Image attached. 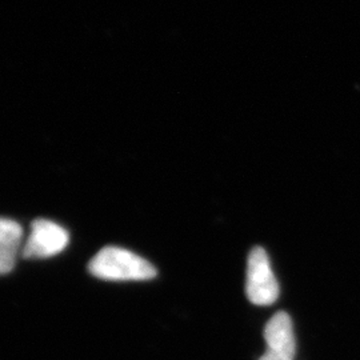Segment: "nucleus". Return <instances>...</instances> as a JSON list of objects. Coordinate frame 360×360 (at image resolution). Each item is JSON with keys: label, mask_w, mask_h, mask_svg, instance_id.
I'll return each instance as SVG.
<instances>
[{"label": "nucleus", "mask_w": 360, "mask_h": 360, "mask_svg": "<svg viewBox=\"0 0 360 360\" xmlns=\"http://www.w3.org/2000/svg\"><path fill=\"white\" fill-rule=\"evenodd\" d=\"M91 275L110 282H139L154 279L158 271L144 257L126 248L107 245L89 264Z\"/></svg>", "instance_id": "1"}, {"label": "nucleus", "mask_w": 360, "mask_h": 360, "mask_svg": "<svg viewBox=\"0 0 360 360\" xmlns=\"http://www.w3.org/2000/svg\"><path fill=\"white\" fill-rule=\"evenodd\" d=\"M245 294L257 306H270L279 297V284L264 248L254 247L247 260Z\"/></svg>", "instance_id": "2"}, {"label": "nucleus", "mask_w": 360, "mask_h": 360, "mask_svg": "<svg viewBox=\"0 0 360 360\" xmlns=\"http://www.w3.org/2000/svg\"><path fill=\"white\" fill-rule=\"evenodd\" d=\"M23 245L22 226L13 219L0 218V275L13 270Z\"/></svg>", "instance_id": "5"}, {"label": "nucleus", "mask_w": 360, "mask_h": 360, "mask_svg": "<svg viewBox=\"0 0 360 360\" xmlns=\"http://www.w3.org/2000/svg\"><path fill=\"white\" fill-rule=\"evenodd\" d=\"M68 243L70 235L60 224L47 219H37L31 223L22 255L27 259L56 257L65 251Z\"/></svg>", "instance_id": "3"}, {"label": "nucleus", "mask_w": 360, "mask_h": 360, "mask_svg": "<svg viewBox=\"0 0 360 360\" xmlns=\"http://www.w3.org/2000/svg\"><path fill=\"white\" fill-rule=\"evenodd\" d=\"M267 349L259 360H294L296 342L290 315L284 311L276 312L264 328Z\"/></svg>", "instance_id": "4"}]
</instances>
